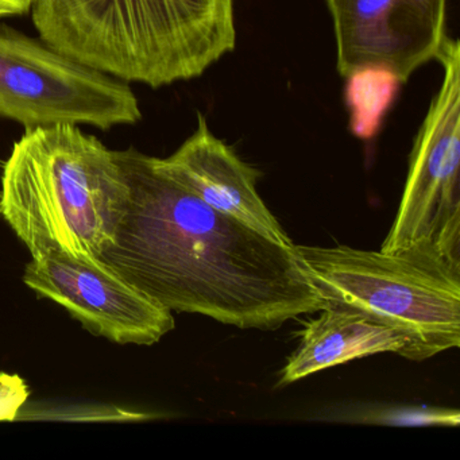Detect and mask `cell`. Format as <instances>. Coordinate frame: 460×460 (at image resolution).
<instances>
[{
    "mask_svg": "<svg viewBox=\"0 0 460 460\" xmlns=\"http://www.w3.org/2000/svg\"><path fill=\"white\" fill-rule=\"evenodd\" d=\"M128 187L110 269L171 312L273 330L322 301L295 252L222 214L138 150L115 152Z\"/></svg>",
    "mask_w": 460,
    "mask_h": 460,
    "instance_id": "6da1fadb",
    "label": "cell"
},
{
    "mask_svg": "<svg viewBox=\"0 0 460 460\" xmlns=\"http://www.w3.org/2000/svg\"><path fill=\"white\" fill-rule=\"evenodd\" d=\"M53 49L152 88L201 76L235 49L234 0H34Z\"/></svg>",
    "mask_w": 460,
    "mask_h": 460,
    "instance_id": "7a4b0ae2",
    "label": "cell"
},
{
    "mask_svg": "<svg viewBox=\"0 0 460 460\" xmlns=\"http://www.w3.org/2000/svg\"><path fill=\"white\" fill-rule=\"evenodd\" d=\"M128 187L115 157L76 125L26 128L4 165L0 217L31 258H99L112 243Z\"/></svg>",
    "mask_w": 460,
    "mask_h": 460,
    "instance_id": "3957f363",
    "label": "cell"
},
{
    "mask_svg": "<svg viewBox=\"0 0 460 460\" xmlns=\"http://www.w3.org/2000/svg\"><path fill=\"white\" fill-rule=\"evenodd\" d=\"M322 301L401 333L421 360L460 344V260L429 243L397 252L295 244Z\"/></svg>",
    "mask_w": 460,
    "mask_h": 460,
    "instance_id": "277c9868",
    "label": "cell"
},
{
    "mask_svg": "<svg viewBox=\"0 0 460 460\" xmlns=\"http://www.w3.org/2000/svg\"><path fill=\"white\" fill-rule=\"evenodd\" d=\"M0 117L25 128L90 125L102 130L142 118L128 83L0 26Z\"/></svg>",
    "mask_w": 460,
    "mask_h": 460,
    "instance_id": "5b68a950",
    "label": "cell"
},
{
    "mask_svg": "<svg viewBox=\"0 0 460 460\" xmlns=\"http://www.w3.org/2000/svg\"><path fill=\"white\" fill-rule=\"evenodd\" d=\"M443 83L414 139L402 198L381 252L429 243L460 260V44L436 58Z\"/></svg>",
    "mask_w": 460,
    "mask_h": 460,
    "instance_id": "8992f818",
    "label": "cell"
},
{
    "mask_svg": "<svg viewBox=\"0 0 460 460\" xmlns=\"http://www.w3.org/2000/svg\"><path fill=\"white\" fill-rule=\"evenodd\" d=\"M23 282L64 306L85 330L114 343L152 346L176 327L173 312L147 297L99 258L63 252L31 258Z\"/></svg>",
    "mask_w": 460,
    "mask_h": 460,
    "instance_id": "52a82bcc",
    "label": "cell"
},
{
    "mask_svg": "<svg viewBox=\"0 0 460 460\" xmlns=\"http://www.w3.org/2000/svg\"><path fill=\"white\" fill-rule=\"evenodd\" d=\"M336 40V68L344 79L382 68L406 83L440 55L447 0H325Z\"/></svg>",
    "mask_w": 460,
    "mask_h": 460,
    "instance_id": "ba28073f",
    "label": "cell"
},
{
    "mask_svg": "<svg viewBox=\"0 0 460 460\" xmlns=\"http://www.w3.org/2000/svg\"><path fill=\"white\" fill-rule=\"evenodd\" d=\"M158 164L172 179L212 208L279 243L293 244L258 193L261 172L242 161L233 147L217 138L200 112L195 133L171 157L158 158Z\"/></svg>",
    "mask_w": 460,
    "mask_h": 460,
    "instance_id": "9c48e42d",
    "label": "cell"
},
{
    "mask_svg": "<svg viewBox=\"0 0 460 460\" xmlns=\"http://www.w3.org/2000/svg\"><path fill=\"white\" fill-rule=\"evenodd\" d=\"M306 323L300 343L281 370L279 386L360 358L393 352L402 357L408 341L401 333L365 317L338 309H322Z\"/></svg>",
    "mask_w": 460,
    "mask_h": 460,
    "instance_id": "30bf717a",
    "label": "cell"
},
{
    "mask_svg": "<svg viewBox=\"0 0 460 460\" xmlns=\"http://www.w3.org/2000/svg\"><path fill=\"white\" fill-rule=\"evenodd\" d=\"M400 84L395 75L382 68L360 69L347 77L349 130L355 137L370 139L378 133Z\"/></svg>",
    "mask_w": 460,
    "mask_h": 460,
    "instance_id": "8fae6325",
    "label": "cell"
},
{
    "mask_svg": "<svg viewBox=\"0 0 460 460\" xmlns=\"http://www.w3.org/2000/svg\"><path fill=\"white\" fill-rule=\"evenodd\" d=\"M366 422L376 424L400 425V427H416V425H443L457 427L459 411L451 409H390L367 414Z\"/></svg>",
    "mask_w": 460,
    "mask_h": 460,
    "instance_id": "7c38bea8",
    "label": "cell"
},
{
    "mask_svg": "<svg viewBox=\"0 0 460 460\" xmlns=\"http://www.w3.org/2000/svg\"><path fill=\"white\" fill-rule=\"evenodd\" d=\"M29 398V387L17 374L0 373V421L17 419Z\"/></svg>",
    "mask_w": 460,
    "mask_h": 460,
    "instance_id": "4fadbf2b",
    "label": "cell"
},
{
    "mask_svg": "<svg viewBox=\"0 0 460 460\" xmlns=\"http://www.w3.org/2000/svg\"><path fill=\"white\" fill-rule=\"evenodd\" d=\"M34 0H0V18L28 14Z\"/></svg>",
    "mask_w": 460,
    "mask_h": 460,
    "instance_id": "5bb4252c",
    "label": "cell"
}]
</instances>
